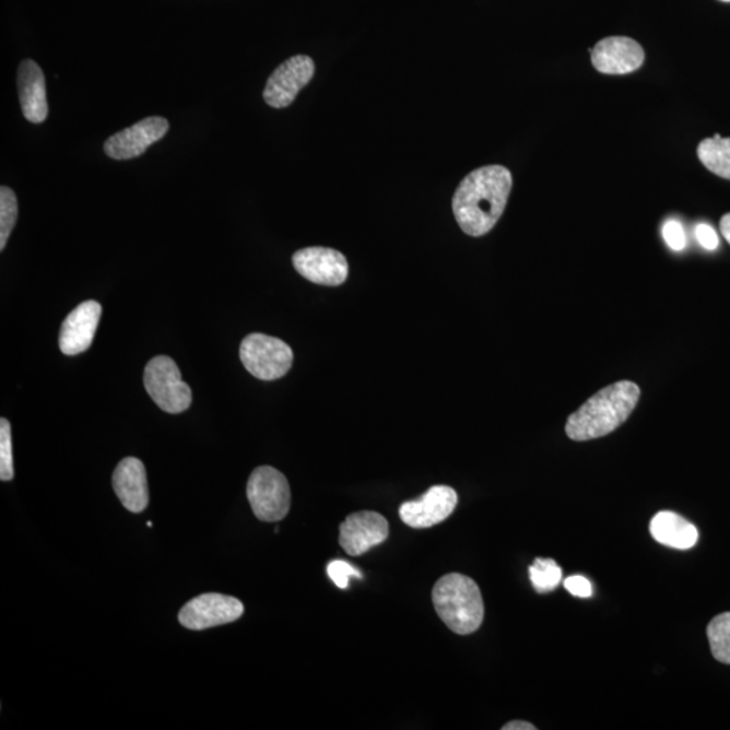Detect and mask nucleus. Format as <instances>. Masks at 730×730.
<instances>
[{"mask_svg": "<svg viewBox=\"0 0 730 730\" xmlns=\"http://www.w3.org/2000/svg\"><path fill=\"white\" fill-rule=\"evenodd\" d=\"M316 64L309 56H294L282 62L268 79L264 93L266 104L273 108L293 105L301 90L310 83Z\"/></svg>", "mask_w": 730, "mask_h": 730, "instance_id": "obj_8", "label": "nucleus"}, {"mask_svg": "<svg viewBox=\"0 0 730 730\" xmlns=\"http://www.w3.org/2000/svg\"><path fill=\"white\" fill-rule=\"evenodd\" d=\"M698 157L710 173L730 180V139L715 134L698 146Z\"/></svg>", "mask_w": 730, "mask_h": 730, "instance_id": "obj_18", "label": "nucleus"}, {"mask_svg": "<svg viewBox=\"0 0 730 730\" xmlns=\"http://www.w3.org/2000/svg\"><path fill=\"white\" fill-rule=\"evenodd\" d=\"M169 122L163 117H148L130 128L108 137L105 153L114 160H131L144 155L150 146L168 133Z\"/></svg>", "mask_w": 730, "mask_h": 730, "instance_id": "obj_10", "label": "nucleus"}, {"mask_svg": "<svg viewBox=\"0 0 730 730\" xmlns=\"http://www.w3.org/2000/svg\"><path fill=\"white\" fill-rule=\"evenodd\" d=\"M720 229L722 236L726 237L727 242L730 245V213L722 216L720 222Z\"/></svg>", "mask_w": 730, "mask_h": 730, "instance_id": "obj_28", "label": "nucleus"}, {"mask_svg": "<svg viewBox=\"0 0 730 730\" xmlns=\"http://www.w3.org/2000/svg\"><path fill=\"white\" fill-rule=\"evenodd\" d=\"M640 399V387L619 381L592 396L578 412L569 415L566 433L573 441L596 440L610 435L629 419Z\"/></svg>", "mask_w": 730, "mask_h": 730, "instance_id": "obj_2", "label": "nucleus"}, {"mask_svg": "<svg viewBox=\"0 0 730 730\" xmlns=\"http://www.w3.org/2000/svg\"><path fill=\"white\" fill-rule=\"evenodd\" d=\"M646 54L640 44L629 37H608L591 49L596 70L607 75H625L643 66Z\"/></svg>", "mask_w": 730, "mask_h": 730, "instance_id": "obj_13", "label": "nucleus"}, {"mask_svg": "<svg viewBox=\"0 0 730 730\" xmlns=\"http://www.w3.org/2000/svg\"><path fill=\"white\" fill-rule=\"evenodd\" d=\"M695 236H697L698 243L707 250H715L718 247V236L715 229L711 226L706 224H699L695 227Z\"/></svg>", "mask_w": 730, "mask_h": 730, "instance_id": "obj_26", "label": "nucleus"}, {"mask_svg": "<svg viewBox=\"0 0 730 730\" xmlns=\"http://www.w3.org/2000/svg\"><path fill=\"white\" fill-rule=\"evenodd\" d=\"M529 578L535 591L546 594L561 585L563 572L552 558H535L529 568Z\"/></svg>", "mask_w": 730, "mask_h": 730, "instance_id": "obj_20", "label": "nucleus"}, {"mask_svg": "<svg viewBox=\"0 0 730 730\" xmlns=\"http://www.w3.org/2000/svg\"><path fill=\"white\" fill-rule=\"evenodd\" d=\"M649 530L658 543L674 548V550H690L698 541L697 528L686 518L672 511H660L659 515H656L649 525Z\"/></svg>", "mask_w": 730, "mask_h": 730, "instance_id": "obj_17", "label": "nucleus"}, {"mask_svg": "<svg viewBox=\"0 0 730 730\" xmlns=\"http://www.w3.org/2000/svg\"><path fill=\"white\" fill-rule=\"evenodd\" d=\"M19 93L22 113L28 122L43 123L48 117L47 82L42 68L31 59L19 68Z\"/></svg>", "mask_w": 730, "mask_h": 730, "instance_id": "obj_16", "label": "nucleus"}, {"mask_svg": "<svg viewBox=\"0 0 730 730\" xmlns=\"http://www.w3.org/2000/svg\"><path fill=\"white\" fill-rule=\"evenodd\" d=\"M721 2H730V0H721Z\"/></svg>", "mask_w": 730, "mask_h": 730, "instance_id": "obj_29", "label": "nucleus"}, {"mask_svg": "<svg viewBox=\"0 0 730 730\" xmlns=\"http://www.w3.org/2000/svg\"><path fill=\"white\" fill-rule=\"evenodd\" d=\"M663 237L667 245H669L672 250H676V252L686 247V235H684L683 226L679 224L678 221L671 220L666 222L663 226Z\"/></svg>", "mask_w": 730, "mask_h": 730, "instance_id": "obj_24", "label": "nucleus"}, {"mask_svg": "<svg viewBox=\"0 0 730 730\" xmlns=\"http://www.w3.org/2000/svg\"><path fill=\"white\" fill-rule=\"evenodd\" d=\"M293 264L301 276L319 286H341L350 273L345 256L332 248L301 249L294 254Z\"/></svg>", "mask_w": 730, "mask_h": 730, "instance_id": "obj_9", "label": "nucleus"}, {"mask_svg": "<svg viewBox=\"0 0 730 730\" xmlns=\"http://www.w3.org/2000/svg\"><path fill=\"white\" fill-rule=\"evenodd\" d=\"M389 521L376 511L353 513L340 525V545L348 555L361 556L389 539Z\"/></svg>", "mask_w": 730, "mask_h": 730, "instance_id": "obj_12", "label": "nucleus"}, {"mask_svg": "<svg viewBox=\"0 0 730 730\" xmlns=\"http://www.w3.org/2000/svg\"><path fill=\"white\" fill-rule=\"evenodd\" d=\"M432 600L438 617L456 635H471L483 624L482 592L469 576L458 573L444 575L433 587Z\"/></svg>", "mask_w": 730, "mask_h": 730, "instance_id": "obj_3", "label": "nucleus"}, {"mask_svg": "<svg viewBox=\"0 0 730 730\" xmlns=\"http://www.w3.org/2000/svg\"><path fill=\"white\" fill-rule=\"evenodd\" d=\"M243 614L244 604L237 598L209 592L186 603L180 610L179 621L187 629L204 631L235 623Z\"/></svg>", "mask_w": 730, "mask_h": 730, "instance_id": "obj_7", "label": "nucleus"}, {"mask_svg": "<svg viewBox=\"0 0 730 730\" xmlns=\"http://www.w3.org/2000/svg\"><path fill=\"white\" fill-rule=\"evenodd\" d=\"M102 316V306L95 301H85L73 309L62 322L60 351L67 356H76L93 344Z\"/></svg>", "mask_w": 730, "mask_h": 730, "instance_id": "obj_14", "label": "nucleus"}, {"mask_svg": "<svg viewBox=\"0 0 730 730\" xmlns=\"http://www.w3.org/2000/svg\"><path fill=\"white\" fill-rule=\"evenodd\" d=\"M113 487L125 509L131 513H142L150 504L146 471L139 459L127 458L117 466Z\"/></svg>", "mask_w": 730, "mask_h": 730, "instance_id": "obj_15", "label": "nucleus"}, {"mask_svg": "<svg viewBox=\"0 0 730 730\" xmlns=\"http://www.w3.org/2000/svg\"><path fill=\"white\" fill-rule=\"evenodd\" d=\"M239 358L249 374L261 380L283 378L294 362L293 350L286 342L271 335L252 333L239 346Z\"/></svg>", "mask_w": 730, "mask_h": 730, "instance_id": "obj_6", "label": "nucleus"}, {"mask_svg": "<svg viewBox=\"0 0 730 730\" xmlns=\"http://www.w3.org/2000/svg\"><path fill=\"white\" fill-rule=\"evenodd\" d=\"M328 575L329 578L334 581V585L340 587V589H346L352 576H356V578L363 579L362 573L345 561L330 562L328 566Z\"/></svg>", "mask_w": 730, "mask_h": 730, "instance_id": "obj_23", "label": "nucleus"}, {"mask_svg": "<svg viewBox=\"0 0 730 730\" xmlns=\"http://www.w3.org/2000/svg\"><path fill=\"white\" fill-rule=\"evenodd\" d=\"M144 385L153 402L163 412L179 414L191 407L190 386L181 380L178 365L168 356L153 357L146 364Z\"/></svg>", "mask_w": 730, "mask_h": 730, "instance_id": "obj_5", "label": "nucleus"}, {"mask_svg": "<svg viewBox=\"0 0 730 730\" xmlns=\"http://www.w3.org/2000/svg\"><path fill=\"white\" fill-rule=\"evenodd\" d=\"M247 495L254 515L264 522L282 521L291 506L290 484L281 471L270 466L256 469L250 475Z\"/></svg>", "mask_w": 730, "mask_h": 730, "instance_id": "obj_4", "label": "nucleus"}, {"mask_svg": "<svg viewBox=\"0 0 730 730\" xmlns=\"http://www.w3.org/2000/svg\"><path fill=\"white\" fill-rule=\"evenodd\" d=\"M511 187V173L502 165H486L467 175L452 199L460 229L472 237L487 235L504 214Z\"/></svg>", "mask_w": 730, "mask_h": 730, "instance_id": "obj_1", "label": "nucleus"}, {"mask_svg": "<svg viewBox=\"0 0 730 730\" xmlns=\"http://www.w3.org/2000/svg\"><path fill=\"white\" fill-rule=\"evenodd\" d=\"M19 219V201L10 187L0 188V250H4Z\"/></svg>", "mask_w": 730, "mask_h": 730, "instance_id": "obj_21", "label": "nucleus"}, {"mask_svg": "<svg viewBox=\"0 0 730 730\" xmlns=\"http://www.w3.org/2000/svg\"><path fill=\"white\" fill-rule=\"evenodd\" d=\"M707 638L715 659L730 664V613H722L711 620L707 626Z\"/></svg>", "mask_w": 730, "mask_h": 730, "instance_id": "obj_19", "label": "nucleus"}, {"mask_svg": "<svg viewBox=\"0 0 730 730\" xmlns=\"http://www.w3.org/2000/svg\"><path fill=\"white\" fill-rule=\"evenodd\" d=\"M458 506V494L449 486H433L419 499L404 502L399 517L413 529H426L441 523Z\"/></svg>", "mask_w": 730, "mask_h": 730, "instance_id": "obj_11", "label": "nucleus"}, {"mask_svg": "<svg viewBox=\"0 0 730 730\" xmlns=\"http://www.w3.org/2000/svg\"><path fill=\"white\" fill-rule=\"evenodd\" d=\"M502 730H535V727L527 721H511L502 727Z\"/></svg>", "mask_w": 730, "mask_h": 730, "instance_id": "obj_27", "label": "nucleus"}, {"mask_svg": "<svg viewBox=\"0 0 730 730\" xmlns=\"http://www.w3.org/2000/svg\"><path fill=\"white\" fill-rule=\"evenodd\" d=\"M14 478L13 443L11 426L5 419L0 420V479L10 482Z\"/></svg>", "mask_w": 730, "mask_h": 730, "instance_id": "obj_22", "label": "nucleus"}, {"mask_svg": "<svg viewBox=\"0 0 730 730\" xmlns=\"http://www.w3.org/2000/svg\"><path fill=\"white\" fill-rule=\"evenodd\" d=\"M564 587H566V590L572 592L574 597L590 598L592 596L591 581L585 578V576H569V578L564 580Z\"/></svg>", "mask_w": 730, "mask_h": 730, "instance_id": "obj_25", "label": "nucleus"}]
</instances>
